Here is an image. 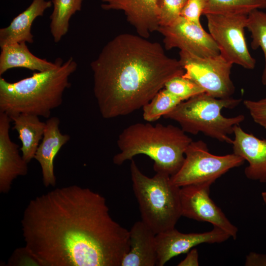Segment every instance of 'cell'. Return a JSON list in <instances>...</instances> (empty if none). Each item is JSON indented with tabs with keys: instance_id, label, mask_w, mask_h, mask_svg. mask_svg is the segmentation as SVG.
Returning <instances> with one entry per match:
<instances>
[{
	"instance_id": "21",
	"label": "cell",
	"mask_w": 266,
	"mask_h": 266,
	"mask_svg": "<svg viewBox=\"0 0 266 266\" xmlns=\"http://www.w3.org/2000/svg\"><path fill=\"white\" fill-rule=\"evenodd\" d=\"M83 0H52L53 10L50 17V29L54 41L59 42L68 31L69 20L80 11Z\"/></svg>"
},
{
	"instance_id": "3",
	"label": "cell",
	"mask_w": 266,
	"mask_h": 266,
	"mask_svg": "<svg viewBox=\"0 0 266 266\" xmlns=\"http://www.w3.org/2000/svg\"><path fill=\"white\" fill-rule=\"evenodd\" d=\"M57 59L56 67L15 82L0 77V112L10 117L29 114L50 118L52 111L62 104L64 93L71 85L69 77L77 68L73 57L65 62Z\"/></svg>"
},
{
	"instance_id": "32",
	"label": "cell",
	"mask_w": 266,
	"mask_h": 266,
	"mask_svg": "<svg viewBox=\"0 0 266 266\" xmlns=\"http://www.w3.org/2000/svg\"><path fill=\"white\" fill-rule=\"evenodd\" d=\"M262 197L264 202L266 204V192H263L262 193Z\"/></svg>"
},
{
	"instance_id": "5",
	"label": "cell",
	"mask_w": 266,
	"mask_h": 266,
	"mask_svg": "<svg viewBox=\"0 0 266 266\" xmlns=\"http://www.w3.org/2000/svg\"><path fill=\"white\" fill-rule=\"evenodd\" d=\"M130 171L141 221L156 234L174 228L182 216L180 188L167 173L156 172L152 177L147 176L133 159Z\"/></svg>"
},
{
	"instance_id": "22",
	"label": "cell",
	"mask_w": 266,
	"mask_h": 266,
	"mask_svg": "<svg viewBox=\"0 0 266 266\" xmlns=\"http://www.w3.org/2000/svg\"><path fill=\"white\" fill-rule=\"evenodd\" d=\"M266 8V0H206L203 14H245Z\"/></svg>"
},
{
	"instance_id": "16",
	"label": "cell",
	"mask_w": 266,
	"mask_h": 266,
	"mask_svg": "<svg viewBox=\"0 0 266 266\" xmlns=\"http://www.w3.org/2000/svg\"><path fill=\"white\" fill-rule=\"evenodd\" d=\"M45 123L43 136L34 159L40 166L43 184L48 187L56 185L54 160L61 148L69 140L70 137L68 134L61 132L59 128L60 121L58 117H50Z\"/></svg>"
},
{
	"instance_id": "1",
	"label": "cell",
	"mask_w": 266,
	"mask_h": 266,
	"mask_svg": "<svg viewBox=\"0 0 266 266\" xmlns=\"http://www.w3.org/2000/svg\"><path fill=\"white\" fill-rule=\"evenodd\" d=\"M21 227L40 266H121L130 249L129 231L112 218L104 197L77 185L31 200Z\"/></svg>"
},
{
	"instance_id": "29",
	"label": "cell",
	"mask_w": 266,
	"mask_h": 266,
	"mask_svg": "<svg viewBox=\"0 0 266 266\" xmlns=\"http://www.w3.org/2000/svg\"><path fill=\"white\" fill-rule=\"evenodd\" d=\"M9 266H38V261L24 247L16 249L13 253L8 261Z\"/></svg>"
},
{
	"instance_id": "24",
	"label": "cell",
	"mask_w": 266,
	"mask_h": 266,
	"mask_svg": "<svg viewBox=\"0 0 266 266\" xmlns=\"http://www.w3.org/2000/svg\"><path fill=\"white\" fill-rule=\"evenodd\" d=\"M182 101L163 88L142 107L143 118L148 122H155L170 112Z\"/></svg>"
},
{
	"instance_id": "25",
	"label": "cell",
	"mask_w": 266,
	"mask_h": 266,
	"mask_svg": "<svg viewBox=\"0 0 266 266\" xmlns=\"http://www.w3.org/2000/svg\"><path fill=\"white\" fill-rule=\"evenodd\" d=\"M164 88L183 101L204 92L198 84L184 77L183 74L169 80L165 84Z\"/></svg>"
},
{
	"instance_id": "14",
	"label": "cell",
	"mask_w": 266,
	"mask_h": 266,
	"mask_svg": "<svg viewBox=\"0 0 266 266\" xmlns=\"http://www.w3.org/2000/svg\"><path fill=\"white\" fill-rule=\"evenodd\" d=\"M105 10L124 11L127 21L135 28L138 35L148 38L160 27L157 0H101Z\"/></svg>"
},
{
	"instance_id": "15",
	"label": "cell",
	"mask_w": 266,
	"mask_h": 266,
	"mask_svg": "<svg viewBox=\"0 0 266 266\" xmlns=\"http://www.w3.org/2000/svg\"><path fill=\"white\" fill-rule=\"evenodd\" d=\"M233 153L248 163L244 170L250 180L266 183V139L245 132L239 125L233 128Z\"/></svg>"
},
{
	"instance_id": "31",
	"label": "cell",
	"mask_w": 266,
	"mask_h": 266,
	"mask_svg": "<svg viewBox=\"0 0 266 266\" xmlns=\"http://www.w3.org/2000/svg\"><path fill=\"white\" fill-rule=\"evenodd\" d=\"M199 254L198 250L194 248L190 250L186 258L181 261L178 266H198Z\"/></svg>"
},
{
	"instance_id": "4",
	"label": "cell",
	"mask_w": 266,
	"mask_h": 266,
	"mask_svg": "<svg viewBox=\"0 0 266 266\" xmlns=\"http://www.w3.org/2000/svg\"><path fill=\"white\" fill-rule=\"evenodd\" d=\"M192 141L181 128L171 125L133 124L119 134L117 143L120 152L113 157V162L121 165L136 155H145L154 161L156 172L171 176L182 166Z\"/></svg>"
},
{
	"instance_id": "17",
	"label": "cell",
	"mask_w": 266,
	"mask_h": 266,
	"mask_svg": "<svg viewBox=\"0 0 266 266\" xmlns=\"http://www.w3.org/2000/svg\"><path fill=\"white\" fill-rule=\"evenodd\" d=\"M130 232V249L121 266H157L156 234L142 221L136 222Z\"/></svg>"
},
{
	"instance_id": "23",
	"label": "cell",
	"mask_w": 266,
	"mask_h": 266,
	"mask_svg": "<svg viewBox=\"0 0 266 266\" xmlns=\"http://www.w3.org/2000/svg\"><path fill=\"white\" fill-rule=\"evenodd\" d=\"M246 29L251 33V46L253 50L261 48L265 57V66L261 81L266 85V13L255 9L247 15Z\"/></svg>"
},
{
	"instance_id": "2",
	"label": "cell",
	"mask_w": 266,
	"mask_h": 266,
	"mask_svg": "<svg viewBox=\"0 0 266 266\" xmlns=\"http://www.w3.org/2000/svg\"><path fill=\"white\" fill-rule=\"evenodd\" d=\"M91 67L94 94L106 119L142 108L166 82L184 73L179 61L168 57L159 43L130 33L109 41Z\"/></svg>"
},
{
	"instance_id": "10",
	"label": "cell",
	"mask_w": 266,
	"mask_h": 266,
	"mask_svg": "<svg viewBox=\"0 0 266 266\" xmlns=\"http://www.w3.org/2000/svg\"><path fill=\"white\" fill-rule=\"evenodd\" d=\"M212 184L202 183L180 188L182 216L209 223L235 239L238 232L237 227L230 221L210 197V187Z\"/></svg>"
},
{
	"instance_id": "11",
	"label": "cell",
	"mask_w": 266,
	"mask_h": 266,
	"mask_svg": "<svg viewBox=\"0 0 266 266\" xmlns=\"http://www.w3.org/2000/svg\"><path fill=\"white\" fill-rule=\"evenodd\" d=\"M158 31L163 36L166 50L178 48L200 57L220 54L219 48L209 33L201 24L180 16L171 24L160 26Z\"/></svg>"
},
{
	"instance_id": "13",
	"label": "cell",
	"mask_w": 266,
	"mask_h": 266,
	"mask_svg": "<svg viewBox=\"0 0 266 266\" xmlns=\"http://www.w3.org/2000/svg\"><path fill=\"white\" fill-rule=\"evenodd\" d=\"M11 119L0 112V192L8 193L13 181L19 176L26 175L28 163L20 154L19 146L13 142L9 130Z\"/></svg>"
},
{
	"instance_id": "20",
	"label": "cell",
	"mask_w": 266,
	"mask_h": 266,
	"mask_svg": "<svg viewBox=\"0 0 266 266\" xmlns=\"http://www.w3.org/2000/svg\"><path fill=\"white\" fill-rule=\"evenodd\" d=\"M10 118L13 123L12 129L16 131L21 142L22 156L29 163L34 158L46 123L41 121L39 116L33 114H20Z\"/></svg>"
},
{
	"instance_id": "7",
	"label": "cell",
	"mask_w": 266,
	"mask_h": 266,
	"mask_svg": "<svg viewBox=\"0 0 266 266\" xmlns=\"http://www.w3.org/2000/svg\"><path fill=\"white\" fill-rule=\"evenodd\" d=\"M245 160L234 153L213 155L202 140L192 141L185 152L183 163L170 176L171 182L180 188L202 183L213 184L230 169L242 165Z\"/></svg>"
},
{
	"instance_id": "6",
	"label": "cell",
	"mask_w": 266,
	"mask_h": 266,
	"mask_svg": "<svg viewBox=\"0 0 266 266\" xmlns=\"http://www.w3.org/2000/svg\"><path fill=\"white\" fill-rule=\"evenodd\" d=\"M241 101L232 97L219 99L205 92L179 103L164 117L177 122L185 133H201L220 141L232 144L230 135L235 126L245 119L243 115L227 117L222 114L223 108L233 109Z\"/></svg>"
},
{
	"instance_id": "18",
	"label": "cell",
	"mask_w": 266,
	"mask_h": 266,
	"mask_svg": "<svg viewBox=\"0 0 266 266\" xmlns=\"http://www.w3.org/2000/svg\"><path fill=\"white\" fill-rule=\"evenodd\" d=\"M52 4L50 0H33L27 8L13 18L9 25L0 29V47L16 42L33 43L32 25Z\"/></svg>"
},
{
	"instance_id": "19",
	"label": "cell",
	"mask_w": 266,
	"mask_h": 266,
	"mask_svg": "<svg viewBox=\"0 0 266 266\" xmlns=\"http://www.w3.org/2000/svg\"><path fill=\"white\" fill-rule=\"evenodd\" d=\"M26 42H16L1 47L0 54V75L8 70L23 67L31 70L43 71L56 67L57 58L51 62L34 55L28 48Z\"/></svg>"
},
{
	"instance_id": "26",
	"label": "cell",
	"mask_w": 266,
	"mask_h": 266,
	"mask_svg": "<svg viewBox=\"0 0 266 266\" xmlns=\"http://www.w3.org/2000/svg\"><path fill=\"white\" fill-rule=\"evenodd\" d=\"M188 0H157L160 26H168L181 15Z\"/></svg>"
},
{
	"instance_id": "9",
	"label": "cell",
	"mask_w": 266,
	"mask_h": 266,
	"mask_svg": "<svg viewBox=\"0 0 266 266\" xmlns=\"http://www.w3.org/2000/svg\"><path fill=\"white\" fill-rule=\"evenodd\" d=\"M179 61L184 70L183 76L198 84L205 93L219 99L232 97L235 90L230 77L233 64L220 54L200 57L180 51Z\"/></svg>"
},
{
	"instance_id": "8",
	"label": "cell",
	"mask_w": 266,
	"mask_h": 266,
	"mask_svg": "<svg viewBox=\"0 0 266 266\" xmlns=\"http://www.w3.org/2000/svg\"><path fill=\"white\" fill-rule=\"evenodd\" d=\"M205 15L209 33L217 45L220 54L233 65L253 69L256 61L250 54L245 37L248 15Z\"/></svg>"
},
{
	"instance_id": "28",
	"label": "cell",
	"mask_w": 266,
	"mask_h": 266,
	"mask_svg": "<svg viewBox=\"0 0 266 266\" xmlns=\"http://www.w3.org/2000/svg\"><path fill=\"white\" fill-rule=\"evenodd\" d=\"M206 0H188L181 16L197 24H201L200 17L203 14Z\"/></svg>"
},
{
	"instance_id": "12",
	"label": "cell",
	"mask_w": 266,
	"mask_h": 266,
	"mask_svg": "<svg viewBox=\"0 0 266 266\" xmlns=\"http://www.w3.org/2000/svg\"><path fill=\"white\" fill-rule=\"evenodd\" d=\"M230 237L226 232L215 227L202 233H184L175 228L159 233L156 235L157 266H163L171 258L188 252L198 245L222 243Z\"/></svg>"
},
{
	"instance_id": "27",
	"label": "cell",
	"mask_w": 266,
	"mask_h": 266,
	"mask_svg": "<svg viewBox=\"0 0 266 266\" xmlns=\"http://www.w3.org/2000/svg\"><path fill=\"white\" fill-rule=\"evenodd\" d=\"M243 103L253 121L266 129V97L257 100H246Z\"/></svg>"
},
{
	"instance_id": "30",
	"label": "cell",
	"mask_w": 266,
	"mask_h": 266,
	"mask_svg": "<svg viewBox=\"0 0 266 266\" xmlns=\"http://www.w3.org/2000/svg\"><path fill=\"white\" fill-rule=\"evenodd\" d=\"M246 266H266V254L254 252L249 253L246 257Z\"/></svg>"
}]
</instances>
